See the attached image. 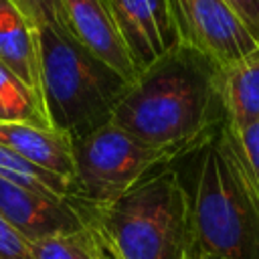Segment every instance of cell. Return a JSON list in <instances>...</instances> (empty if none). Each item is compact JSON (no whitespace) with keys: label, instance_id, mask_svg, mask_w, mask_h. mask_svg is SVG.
<instances>
[{"label":"cell","instance_id":"277c9868","mask_svg":"<svg viewBox=\"0 0 259 259\" xmlns=\"http://www.w3.org/2000/svg\"><path fill=\"white\" fill-rule=\"evenodd\" d=\"M40 99L49 123L79 140L111 121L130 81L61 24L38 26Z\"/></svg>","mask_w":259,"mask_h":259},{"label":"cell","instance_id":"44dd1931","mask_svg":"<svg viewBox=\"0 0 259 259\" xmlns=\"http://www.w3.org/2000/svg\"><path fill=\"white\" fill-rule=\"evenodd\" d=\"M105 259H113V257L109 255V251H107V249H105Z\"/></svg>","mask_w":259,"mask_h":259},{"label":"cell","instance_id":"ffe728a7","mask_svg":"<svg viewBox=\"0 0 259 259\" xmlns=\"http://www.w3.org/2000/svg\"><path fill=\"white\" fill-rule=\"evenodd\" d=\"M188 259H221V257L210 255V253H206V251H200V249H196V247H190Z\"/></svg>","mask_w":259,"mask_h":259},{"label":"cell","instance_id":"9c48e42d","mask_svg":"<svg viewBox=\"0 0 259 259\" xmlns=\"http://www.w3.org/2000/svg\"><path fill=\"white\" fill-rule=\"evenodd\" d=\"M109 6L138 73L180 42L168 0H109Z\"/></svg>","mask_w":259,"mask_h":259},{"label":"cell","instance_id":"ac0fdd59","mask_svg":"<svg viewBox=\"0 0 259 259\" xmlns=\"http://www.w3.org/2000/svg\"><path fill=\"white\" fill-rule=\"evenodd\" d=\"M0 259H32L30 241L0 217Z\"/></svg>","mask_w":259,"mask_h":259},{"label":"cell","instance_id":"4fadbf2b","mask_svg":"<svg viewBox=\"0 0 259 259\" xmlns=\"http://www.w3.org/2000/svg\"><path fill=\"white\" fill-rule=\"evenodd\" d=\"M32 259H105V245L91 225L30 241Z\"/></svg>","mask_w":259,"mask_h":259},{"label":"cell","instance_id":"7c38bea8","mask_svg":"<svg viewBox=\"0 0 259 259\" xmlns=\"http://www.w3.org/2000/svg\"><path fill=\"white\" fill-rule=\"evenodd\" d=\"M219 95L227 125L237 127L259 119V47L219 67Z\"/></svg>","mask_w":259,"mask_h":259},{"label":"cell","instance_id":"9a60e30c","mask_svg":"<svg viewBox=\"0 0 259 259\" xmlns=\"http://www.w3.org/2000/svg\"><path fill=\"white\" fill-rule=\"evenodd\" d=\"M0 176L16 184L51 192L57 196H73V184L69 180L26 162L24 158H20L16 152H12L2 144H0Z\"/></svg>","mask_w":259,"mask_h":259},{"label":"cell","instance_id":"8fae6325","mask_svg":"<svg viewBox=\"0 0 259 259\" xmlns=\"http://www.w3.org/2000/svg\"><path fill=\"white\" fill-rule=\"evenodd\" d=\"M0 63L40 97L38 28L12 0H0Z\"/></svg>","mask_w":259,"mask_h":259},{"label":"cell","instance_id":"30bf717a","mask_svg":"<svg viewBox=\"0 0 259 259\" xmlns=\"http://www.w3.org/2000/svg\"><path fill=\"white\" fill-rule=\"evenodd\" d=\"M0 144L16 152L26 162L63 176L73 184L75 156L73 138L49 123L0 121Z\"/></svg>","mask_w":259,"mask_h":259},{"label":"cell","instance_id":"2e32d148","mask_svg":"<svg viewBox=\"0 0 259 259\" xmlns=\"http://www.w3.org/2000/svg\"><path fill=\"white\" fill-rule=\"evenodd\" d=\"M223 136L247 180L259 200V119L247 125H223Z\"/></svg>","mask_w":259,"mask_h":259},{"label":"cell","instance_id":"ba28073f","mask_svg":"<svg viewBox=\"0 0 259 259\" xmlns=\"http://www.w3.org/2000/svg\"><path fill=\"white\" fill-rule=\"evenodd\" d=\"M59 24L130 83L138 77L109 0H59Z\"/></svg>","mask_w":259,"mask_h":259},{"label":"cell","instance_id":"7a4b0ae2","mask_svg":"<svg viewBox=\"0 0 259 259\" xmlns=\"http://www.w3.org/2000/svg\"><path fill=\"white\" fill-rule=\"evenodd\" d=\"M174 166L186 190L192 247L221 259H259V200L223 127Z\"/></svg>","mask_w":259,"mask_h":259},{"label":"cell","instance_id":"6da1fadb","mask_svg":"<svg viewBox=\"0 0 259 259\" xmlns=\"http://www.w3.org/2000/svg\"><path fill=\"white\" fill-rule=\"evenodd\" d=\"M111 121L174 164L225 125L219 65L178 42L138 73Z\"/></svg>","mask_w":259,"mask_h":259},{"label":"cell","instance_id":"d6986e66","mask_svg":"<svg viewBox=\"0 0 259 259\" xmlns=\"http://www.w3.org/2000/svg\"><path fill=\"white\" fill-rule=\"evenodd\" d=\"M259 42V0H225Z\"/></svg>","mask_w":259,"mask_h":259},{"label":"cell","instance_id":"8992f818","mask_svg":"<svg viewBox=\"0 0 259 259\" xmlns=\"http://www.w3.org/2000/svg\"><path fill=\"white\" fill-rule=\"evenodd\" d=\"M180 42L200 51L219 67L245 57L259 42L225 0H168Z\"/></svg>","mask_w":259,"mask_h":259},{"label":"cell","instance_id":"3957f363","mask_svg":"<svg viewBox=\"0 0 259 259\" xmlns=\"http://www.w3.org/2000/svg\"><path fill=\"white\" fill-rule=\"evenodd\" d=\"M91 223L113 259L190 255L188 200L174 164L154 170L111 204L91 208Z\"/></svg>","mask_w":259,"mask_h":259},{"label":"cell","instance_id":"5bb4252c","mask_svg":"<svg viewBox=\"0 0 259 259\" xmlns=\"http://www.w3.org/2000/svg\"><path fill=\"white\" fill-rule=\"evenodd\" d=\"M0 121L49 123L40 97L14 73H10L2 63H0Z\"/></svg>","mask_w":259,"mask_h":259},{"label":"cell","instance_id":"5b68a950","mask_svg":"<svg viewBox=\"0 0 259 259\" xmlns=\"http://www.w3.org/2000/svg\"><path fill=\"white\" fill-rule=\"evenodd\" d=\"M73 196L91 208L111 204L148 174L170 164L115 121L73 140Z\"/></svg>","mask_w":259,"mask_h":259},{"label":"cell","instance_id":"e0dca14e","mask_svg":"<svg viewBox=\"0 0 259 259\" xmlns=\"http://www.w3.org/2000/svg\"><path fill=\"white\" fill-rule=\"evenodd\" d=\"M16 8L38 28L59 24V0H12Z\"/></svg>","mask_w":259,"mask_h":259},{"label":"cell","instance_id":"52a82bcc","mask_svg":"<svg viewBox=\"0 0 259 259\" xmlns=\"http://www.w3.org/2000/svg\"><path fill=\"white\" fill-rule=\"evenodd\" d=\"M0 217L26 241L91 225V208L75 196H57L0 176Z\"/></svg>","mask_w":259,"mask_h":259}]
</instances>
